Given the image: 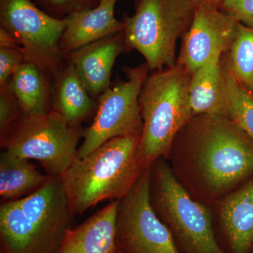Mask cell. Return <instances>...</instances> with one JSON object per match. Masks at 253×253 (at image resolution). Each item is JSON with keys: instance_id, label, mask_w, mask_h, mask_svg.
<instances>
[{"instance_id": "1", "label": "cell", "mask_w": 253, "mask_h": 253, "mask_svg": "<svg viewBox=\"0 0 253 253\" xmlns=\"http://www.w3.org/2000/svg\"><path fill=\"white\" fill-rule=\"evenodd\" d=\"M166 160L189 196L211 207L253 176V142L230 120L200 115L178 133Z\"/></svg>"}, {"instance_id": "2", "label": "cell", "mask_w": 253, "mask_h": 253, "mask_svg": "<svg viewBox=\"0 0 253 253\" xmlns=\"http://www.w3.org/2000/svg\"><path fill=\"white\" fill-rule=\"evenodd\" d=\"M140 137L114 138L75 160L61 176L73 215L106 200L122 199L131 191L146 168L139 154Z\"/></svg>"}, {"instance_id": "3", "label": "cell", "mask_w": 253, "mask_h": 253, "mask_svg": "<svg viewBox=\"0 0 253 253\" xmlns=\"http://www.w3.org/2000/svg\"><path fill=\"white\" fill-rule=\"evenodd\" d=\"M73 214L61 176H51L41 189L0 206L1 253H56Z\"/></svg>"}, {"instance_id": "4", "label": "cell", "mask_w": 253, "mask_h": 253, "mask_svg": "<svg viewBox=\"0 0 253 253\" xmlns=\"http://www.w3.org/2000/svg\"><path fill=\"white\" fill-rule=\"evenodd\" d=\"M191 75L181 65L157 71L139 95L143 129L139 154L145 167L167 159L176 136L194 117L190 102Z\"/></svg>"}, {"instance_id": "5", "label": "cell", "mask_w": 253, "mask_h": 253, "mask_svg": "<svg viewBox=\"0 0 253 253\" xmlns=\"http://www.w3.org/2000/svg\"><path fill=\"white\" fill-rule=\"evenodd\" d=\"M150 201L181 253H226L218 241L211 208L192 199L158 158L150 166Z\"/></svg>"}, {"instance_id": "6", "label": "cell", "mask_w": 253, "mask_h": 253, "mask_svg": "<svg viewBox=\"0 0 253 253\" xmlns=\"http://www.w3.org/2000/svg\"><path fill=\"white\" fill-rule=\"evenodd\" d=\"M196 5L195 0H140L123 22L125 46L139 51L151 71L172 67L176 41L189 29Z\"/></svg>"}, {"instance_id": "7", "label": "cell", "mask_w": 253, "mask_h": 253, "mask_svg": "<svg viewBox=\"0 0 253 253\" xmlns=\"http://www.w3.org/2000/svg\"><path fill=\"white\" fill-rule=\"evenodd\" d=\"M81 134L79 126L52 110L23 114L1 136V146L13 156L38 161L49 175L61 176L77 158Z\"/></svg>"}, {"instance_id": "8", "label": "cell", "mask_w": 253, "mask_h": 253, "mask_svg": "<svg viewBox=\"0 0 253 253\" xmlns=\"http://www.w3.org/2000/svg\"><path fill=\"white\" fill-rule=\"evenodd\" d=\"M149 70L146 63L126 68V81L109 86L100 95L94 121L83 132L84 140L78 148L76 158L87 156L114 138L141 135L139 95Z\"/></svg>"}, {"instance_id": "9", "label": "cell", "mask_w": 253, "mask_h": 253, "mask_svg": "<svg viewBox=\"0 0 253 253\" xmlns=\"http://www.w3.org/2000/svg\"><path fill=\"white\" fill-rule=\"evenodd\" d=\"M1 28L19 42L25 61L40 66L56 79L65 67L59 43L66 19L49 16L31 0H1Z\"/></svg>"}, {"instance_id": "10", "label": "cell", "mask_w": 253, "mask_h": 253, "mask_svg": "<svg viewBox=\"0 0 253 253\" xmlns=\"http://www.w3.org/2000/svg\"><path fill=\"white\" fill-rule=\"evenodd\" d=\"M150 166L119 200L115 243L122 253H181L150 201Z\"/></svg>"}, {"instance_id": "11", "label": "cell", "mask_w": 253, "mask_h": 253, "mask_svg": "<svg viewBox=\"0 0 253 253\" xmlns=\"http://www.w3.org/2000/svg\"><path fill=\"white\" fill-rule=\"evenodd\" d=\"M238 25L216 5L196 2L177 63L192 74L216 54H222L229 49Z\"/></svg>"}, {"instance_id": "12", "label": "cell", "mask_w": 253, "mask_h": 253, "mask_svg": "<svg viewBox=\"0 0 253 253\" xmlns=\"http://www.w3.org/2000/svg\"><path fill=\"white\" fill-rule=\"evenodd\" d=\"M211 208L226 253H253V176Z\"/></svg>"}, {"instance_id": "13", "label": "cell", "mask_w": 253, "mask_h": 253, "mask_svg": "<svg viewBox=\"0 0 253 253\" xmlns=\"http://www.w3.org/2000/svg\"><path fill=\"white\" fill-rule=\"evenodd\" d=\"M124 46L123 31L68 55L70 63L91 96L101 95L109 87L113 65Z\"/></svg>"}, {"instance_id": "14", "label": "cell", "mask_w": 253, "mask_h": 253, "mask_svg": "<svg viewBox=\"0 0 253 253\" xmlns=\"http://www.w3.org/2000/svg\"><path fill=\"white\" fill-rule=\"evenodd\" d=\"M118 0H100L97 6L78 10L68 15L66 27L59 46L68 56L80 48L121 33L124 23L115 17V6Z\"/></svg>"}, {"instance_id": "15", "label": "cell", "mask_w": 253, "mask_h": 253, "mask_svg": "<svg viewBox=\"0 0 253 253\" xmlns=\"http://www.w3.org/2000/svg\"><path fill=\"white\" fill-rule=\"evenodd\" d=\"M119 200L111 201L68 231L56 253H111L116 250V222Z\"/></svg>"}, {"instance_id": "16", "label": "cell", "mask_w": 253, "mask_h": 253, "mask_svg": "<svg viewBox=\"0 0 253 253\" xmlns=\"http://www.w3.org/2000/svg\"><path fill=\"white\" fill-rule=\"evenodd\" d=\"M221 55L216 54L191 74L189 95L194 116L209 115L227 118L229 98Z\"/></svg>"}, {"instance_id": "17", "label": "cell", "mask_w": 253, "mask_h": 253, "mask_svg": "<svg viewBox=\"0 0 253 253\" xmlns=\"http://www.w3.org/2000/svg\"><path fill=\"white\" fill-rule=\"evenodd\" d=\"M54 111L71 126H79L97 108L71 63L56 78Z\"/></svg>"}, {"instance_id": "18", "label": "cell", "mask_w": 253, "mask_h": 253, "mask_svg": "<svg viewBox=\"0 0 253 253\" xmlns=\"http://www.w3.org/2000/svg\"><path fill=\"white\" fill-rule=\"evenodd\" d=\"M51 177L42 174L30 160L5 151L0 155V196L4 201L22 199L36 192Z\"/></svg>"}, {"instance_id": "19", "label": "cell", "mask_w": 253, "mask_h": 253, "mask_svg": "<svg viewBox=\"0 0 253 253\" xmlns=\"http://www.w3.org/2000/svg\"><path fill=\"white\" fill-rule=\"evenodd\" d=\"M49 76L38 65L25 61L9 82L11 90L19 103L23 114L42 115L49 112Z\"/></svg>"}, {"instance_id": "20", "label": "cell", "mask_w": 253, "mask_h": 253, "mask_svg": "<svg viewBox=\"0 0 253 253\" xmlns=\"http://www.w3.org/2000/svg\"><path fill=\"white\" fill-rule=\"evenodd\" d=\"M228 51L226 71L253 94V27L239 23L236 36Z\"/></svg>"}, {"instance_id": "21", "label": "cell", "mask_w": 253, "mask_h": 253, "mask_svg": "<svg viewBox=\"0 0 253 253\" xmlns=\"http://www.w3.org/2000/svg\"><path fill=\"white\" fill-rule=\"evenodd\" d=\"M227 118L246 133L253 142V94L246 90L226 71Z\"/></svg>"}, {"instance_id": "22", "label": "cell", "mask_w": 253, "mask_h": 253, "mask_svg": "<svg viewBox=\"0 0 253 253\" xmlns=\"http://www.w3.org/2000/svg\"><path fill=\"white\" fill-rule=\"evenodd\" d=\"M23 114L17 99L10 89L9 83L0 88V135H4Z\"/></svg>"}, {"instance_id": "23", "label": "cell", "mask_w": 253, "mask_h": 253, "mask_svg": "<svg viewBox=\"0 0 253 253\" xmlns=\"http://www.w3.org/2000/svg\"><path fill=\"white\" fill-rule=\"evenodd\" d=\"M25 61L21 49L0 48V88L9 84L15 71Z\"/></svg>"}, {"instance_id": "24", "label": "cell", "mask_w": 253, "mask_h": 253, "mask_svg": "<svg viewBox=\"0 0 253 253\" xmlns=\"http://www.w3.org/2000/svg\"><path fill=\"white\" fill-rule=\"evenodd\" d=\"M220 5L236 22L253 27V0H224Z\"/></svg>"}, {"instance_id": "25", "label": "cell", "mask_w": 253, "mask_h": 253, "mask_svg": "<svg viewBox=\"0 0 253 253\" xmlns=\"http://www.w3.org/2000/svg\"><path fill=\"white\" fill-rule=\"evenodd\" d=\"M50 9L58 12L71 13L91 8L93 0H41Z\"/></svg>"}, {"instance_id": "26", "label": "cell", "mask_w": 253, "mask_h": 253, "mask_svg": "<svg viewBox=\"0 0 253 253\" xmlns=\"http://www.w3.org/2000/svg\"><path fill=\"white\" fill-rule=\"evenodd\" d=\"M195 1H196V2L206 3V4L216 5V6H217V5L220 4L224 0H195Z\"/></svg>"}, {"instance_id": "27", "label": "cell", "mask_w": 253, "mask_h": 253, "mask_svg": "<svg viewBox=\"0 0 253 253\" xmlns=\"http://www.w3.org/2000/svg\"><path fill=\"white\" fill-rule=\"evenodd\" d=\"M111 253H121V251H118V250L117 249H116V250H115L114 251H113V252Z\"/></svg>"}]
</instances>
